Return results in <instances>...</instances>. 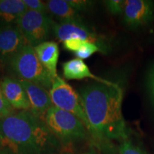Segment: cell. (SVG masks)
Here are the masks:
<instances>
[{
  "instance_id": "1",
  "label": "cell",
  "mask_w": 154,
  "mask_h": 154,
  "mask_svg": "<svg viewBox=\"0 0 154 154\" xmlns=\"http://www.w3.org/2000/svg\"><path fill=\"white\" fill-rule=\"evenodd\" d=\"M79 96L88 121V131L96 139H128L122 113L124 91L119 84L108 80L92 83L81 88Z\"/></svg>"
},
{
  "instance_id": "2",
  "label": "cell",
  "mask_w": 154,
  "mask_h": 154,
  "mask_svg": "<svg viewBox=\"0 0 154 154\" xmlns=\"http://www.w3.org/2000/svg\"><path fill=\"white\" fill-rule=\"evenodd\" d=\"M60 145L44 119L29 110L0 119V146L8 154H56Z\"/></svg>"
},
{
  "instance_id": "3",
  "label": "cell",
  "mask_w": 154,
  "mask_h": 154,
  "mask_svg": "<svg viewBox=\"0 0 154 154\" xmlns=\"http://www.w3.org/2000/svg\"><path fill=\"white\" fill-rule=\"evenodd\" d=\"M43 119L54 136L63 145H70L86 138L87 129L82 121L72 113L53 106Z\"/></svg>"
},
{
  "instance_id": "4",
  "label": "cell",
  "mask_w": 154,
  "mask_h": 154,
  "mask_svg": "<svg viewBox=\"0 0 154 154\" xmlns=\"http://www.w3.org/2000/svg\"><path fill=\"white\" fill-rule=\"evenodd\" d=\"M17 79L39 84L49 91L54 79L38 60L34 47L27 44L8 63Z\"/></svg>"
},
{
  "instance_id": "5",
  "label": "cell",
  "mask_w": 154,
  "mask_h": 154,
  "mask_svg": "<svg viewBox=\"0 0 154 154\" xmlns=\"http://www.w3.org/2000/svg\"><path fill=\"white\" fill-rule=\"evenodd\" d=\"M54 22L47 14L27 9L19 17L17 25L27 43L34 47L47 42L52 32Z\"/></svg>"
},
{
  "instance_id": "6",
  "label": "cell",
  "mask_w": 154,
  "mask_h": 154,
  "mask_svg": "<svg viewBox=\"0 0 154 154\" xmlns=\"http://www.w3.org/2000/svg\"><path fill=\"white\" fill-rule=\"evenodd\" d=\"M54 106L67 111L79 118L88 131V124L79 100V94L62 78L57 76L49 90Z\"/></svg>"
},
{
  "instance_id": "7",
  "label": "cell",
  "mask_w": 154,
  "mask_h": 154,
  "mask_svg": "<svg viewBox=\"0 0 154 154\" xmlns=\"http://www.w3.org/2000/svg\"><path fill=\"white\" fill-rule=\"evenodd\" d=\"M52 33L59 42H63L73 38H81L99 46L103 51V53L107 52L108 47L103 40L86 26L84 22H54L53 24Z\"/></svg>"
},
{
  "instance_id": "8",
  "label": "cell",
  "mask_w": 154,
  "mask_h": 154,
  "mask_svg": "<svg viewBox=\"0 0 154 154\" xmlns=\"http://www.w3.org/2000/svg\"><path fill=\"white\" fill-rule=\"evenodd\" d=\"M27 44L17 24L0 25V65L8 64Z\"/></svg>"
},
{
  "instance_id": "9",
  "label": "cell",
  "mask_w": 154,
  "mask_h": 154,
  "mask_svg": "<svg viewBox=\"0 0 154 154\" xmlns=\"http://www.w3.org/2000/svg\"><path fill=\"white\" fill-rule=\"evenodd\" d=\"M123 15L125 24L131 28L146 26L154 19V3L147 0H126Z\"/></svg>"
},
{
  "instance_id": "10",
  "label": "cell",
  "mask_w": 154,
  "mask_h": 154,
  "mask_svg": "<svg viewBox=\"0 0 154 154\" xmlns=\"http://www.w3.org/2000/svg\"><path fill=\"white\" fill-rule=\"evenodd\" d=\"M18 79L22 84L29 101L31 105L29 111L36 116L43 119L47 111L53 106L49 91L39 84Z\"/></svg>"
},
{
  "instance_id": "11",
  "label": "cell",
  "mask_w": 154,
  "mask_h": 154,
  "mask_svg": "<svg viewBox=\"0 0 154 154\" xmlns=\"http://www.w3.org/2000/svg\"><path fill=\"white\" fill-rule=\"evenodd\" d=\"M0 84L5 98L13 109L21 111L30 110L31 105L27 95L18 79L4 77Z\"/></svg>"
},
{
  "instance_id": "12",
  "label": "cell",
  "mask_w": 154,
  "mask_h": 154,
  "mask_svg": "<svg viewBox=\"0 0 154 154\" xmlns=\"http://www.w3.org/2000/svg\"><path fill=\"white\" fill-rule=\"evenodd\" d=\"M34 49L42 64L55 79L58 76L57 67L59 57V48L57 43L47 41L34 47Z\"/></svg>"
},
{
  "instance_id": "13",
  "label": "cell",
  "mask_w": 154,
  "mask_h": 154,
  "mask_svg": "<svg viewBox=\"0 0 154 154\" xmlns=\"http://www.w3.org/2000/svg\"><path fill=\"white\" fill-rule=\"evenodd\" d=\"M62 68L63 76L69 80H81L88 78L99 82H106L107 81L92 74L84 61L78 58L64 62Z\"/></svg>"
},
{
  "instance_id": "14",
  "label": "cell",
  "mask_w": 154,
  "mask_h": 154,
  "mask_svg": "<svg viewBox=\"0 0 154 154\" xmlns=\"http://www.w3.org/2000/svg\"><path fill=\"white\" fill-rule=\"evenodd\" d=\"M48 11L59 20V22H84L82 17L66 0H49L47 2Z\"/></svg>"
},
{
  "instance_id": "15",
  "label": "cell",
  "mask_w": 154,
  "mask_h": 154,
  "mask_svg": "<svg viewBox=\"0 0 154 154\" xmlns=\"http://www.w3.org/2000/svg\"><path fill=\"white\" fill-rule=\"evenodd\" d=\"M26 10L23 0H0L1 25L17 24L19 17Z\"/></svg>"
},
{
  "instance_id": "16",
  "label": "cell",
  "mask_w": 154,
  "mask_h": 154,
  "mask_svg": "<svg viewBox=\"0 0 154 154\" xmlns=\"http://www.w3.org/2000/svg\"><path fill=\"white\" fill-rule=\"evenodd\" d=\"M96 52L103 53V51L96 44L92 43V42L85 41L83 43L82 47L77 50L76 52H74V54L78 59L83 60V59L89 58Z\"/></svg>"
},
{
  "instance_id": "17",
  "label": "cell",
  "mask_w": 154,
  "mask_h": 154,
  "mask_svg": "<svg viewBox=\"0 0 154 154\" xmlns=\"http://www.w3.org/2000/svg\"><path fill=\"white\" fill-rule=\"evenodd\" d=\"M120 154H146L139 146L135 145L130 140L127 139L122 141L119 146Z\"/></svg>"
},
{
  "instance_id": "18",
  "label": "cell",
  "mask_w": 154,
  "mask_h": 154,
  "mask_svg": "<svg viewBox=\"0 0 154 154\" xmlns=\"http://www.w3.org/2000/svg\"><path fill=\"white\" fill-rule=\"evenodd\" d=\"M25 6L28 10H32L37 12L47 14L48 11L47 3L40 0H23Z\"/></svg>"
},
{
  "instance_id": "19",
  "label": "cell",
  "mask_w": 154,
  "mask_h": 154,
  "mask_svg": "<svg viewBox=\"0 0 154 154\" xmlns=\"http://www.w3.org/2000/svg\"><path fill=\"white\" fill-rule=\"evenodd\" d=\"M14 110L9 102L5 98V94L3 93L2 88L0 84V119L9 116L14 113Z\"/></svg>"
},
{
  "instance_id": "20",
  "label": "cell",
  "mask_w": 154,
  "mask_h": 154,
  "mask_svg": "<svg viewBox=\"0 0 154 154\" xmlns=\"http://www.w3.org/2000/svg\"><path fill=\"white\" fill-rule=\"evenodd\" d=\"M108 10L113 15L123 14L125 6V1L123 0H109L105 2Z\"/></svg>"
},
{
  "instance_id": "21",
  "label": "cell",
  "mask_w": 154,
  "mask_h": 154,
  "mask_svg": "<svg viewBox=\"0 0 154 154\" xmlns=\"http://www.w3.org/2000/svg\"><path fill=\"white\" fill-rule=\"evenodd\" d=\"M67 2L78 12L88 10L93 5L92 2L86 0H67Z\"/></svg>"
},
{
  "instance_id": "22",
  "label": "cell",
  "mask_w": 154,
  "mask_h": 154,
  "mask_svg": "<svg viewBox=\"0 0 154 154\" xmlns=\"http://www.w3.org/2000/svg\"><path fill=\"white\" fill-rule=\"evenodd\" d=\"M84 42H85L84 40L78 38H69V39H67L63 42V46L65 49L73 51V52H76L77 50L82 47Z\"/></svg>"
},
{
  "instance_id": "23",
  "label": "cell",
  "mask_w": 154,
  "mask_h": 154,
  "mask_svg": "<svg viewBox=\"0 0 154 154\" xmlns=\"http://www.w3.org/2000/svg\"><path fill=\"white\" fill-rule=\"evenodd\" d=\"M147 86L150 100H151V105L154 110V67L151 71V72L149 73V77H148Z\"/></svg>"
},
{
  "instance_id": "24",
  "label": "cell",
  "mask_w": 154,
  "mask_h": 154,
  "mask_svg": "<svg viewBox=\"0 0 154 154\" xmlns=\"http://www.w3.org/2000/svg\"><path fill=\"white\" fill-rule=\"evenodd\" d=\"M0 154H8V153H1V152H0Z\"/></svg>"
},
{
  "instance_id": "25",
  "label": "cell",
  "mask_w": 154,
  "mask_h": 154,
  "mask_svg": "<svg viewBox=\"0 0 154 154\" xmlns=\"http://www.w3.org/2000/svg\"><path fill=\"white\" fill-rule=\"evenodd\" d=\"M66 154H72V153H66Z\"/></svg>"
}]
</instances>
